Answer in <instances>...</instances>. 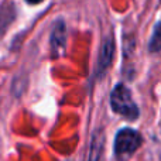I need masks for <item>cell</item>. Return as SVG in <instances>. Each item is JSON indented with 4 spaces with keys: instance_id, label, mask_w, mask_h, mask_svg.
Wrapping results in <instances>:
<instances>
[{
    "instance_id": "1",
    "label": "cell",
    "mask_w": 161,
    "mask_h": 161,
    "mask_svg": "<svg viewBox=\"0 0 161 161\" xmlns=\"http://www.w3.org/2000/svg\"><path fill=\"white\" fill-rule=\"evenodd\" d=\"M110 105L116 113L122 114L123 117L129 120H134L139 117V108L137 105L133 102V97H131V92L127 86L119 85L112 91L110 95Z\"/></svg>"
},
{
    "instance_id": "4",
    "label": "cell",
    "mask_w": 161,
    "mask_h": 161,
    "mask_svg": "<svg viewBox=\"0 0 161 161\" xmlns=\"http://www.w3.org/2000/svg\"><path fill=\"white\" fill-rule=\"evenodd\" d=\"M53 53L54 55H59V54L64 53V48H65V28L62 23H58L57 27L54 28V33H53Z\"/></svg>"
},
{
    "instance_id": "7",
    "label": "cell",
    "mask_w": 161,
    "mask_h": 161,
    "mask_svg": "<svg viewBox=\"0 0 161 161\" xmlns=\"http://www.w3.org/2000/svg\"><path fill=\"white\" fill-rule=\"evenodd\" d=\"M27 3H30V4H38V3H41L42 0H25Z\"/></svg>"
},
{
    "instance_id": "6",
    "label": "cell",
    "mask_w": 161,
    "mask_h": 161,
    "mask_svg": "<svg viewBox=\"0 0 161 161\" xmlns=\"http://www.w3.org/2000/svg\"><path fill=\"white\" fill-rule=\"evenodd\" d=\"M150 51L151 53H156V51L161 50V23L156 25V30L153 33V37L150 40Z\"/></svg>"
},
{
    "instance_id": "2",
    "label": "cell",
    "mask_w": 161,
    "mask_h": 161,
    "mask_svg": "<svg viewBox=\"0 0 161 161\" xmlns=\"http://www.w3.org/2000/svg\"><path fill=\"white\" fill-rule=\"evenodd\" d=\"M142 144V136L133 129H122L114 140V151L117 154H131Z\"/></svg>"
},
{
    "instance_id": "3",
    "label": "cell",
    "mask_w": 161,
    "mask_h": 161,
    "mask_svg": "<svg viewBox=\"0 0 161 161\" xmlns=\"http://www.w3.org/2000/svg\"><path fill=\"white\" fill-rule=\"evenodd\" d=\"M103 146H105V136L100 130L95 131L91 143V153H89V161H100L103 154Z\"/></svg>"
},
{
    "instance_id": "5",
    "label": "cell",
    "mask_w": 161,
    "mask_h": 161,
    "mask_svg": "<svg viewBox=\"0 0 161 161\" xmlns=\"http://www.w3.org/2000/svg\"><path fill=\"white\" fill-rule=\"evenodd\" d=\"M112 54H113V44H112V41H106L105 44H103V48H102V55H100V68L103 67H108L109 64H110L112 61Z\"/></svg>"
}]
</instances>
